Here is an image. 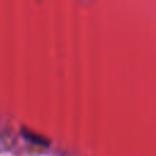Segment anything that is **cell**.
Instances as JSON below:
<instances>
[{
  "instance_id": "6da1fadb",
  "label": "cell",
  "mask_w": 156,
  "mask_h": 156,
  "mask_svg": "<svg viewBox=\"0 0 156 156\" xmlns=\"http://www.w3.org/2000/svg\"><path fill=\"white\" fill-rule=\"evenodd\" d=\"M22 133H23L24 138H26V139H28V140H30L32 143H35V144H39V145H48V144H49V141H48L44 136L38 135V134H34L33 132L23 130Z\"/></svg>"
}]
</instances>
